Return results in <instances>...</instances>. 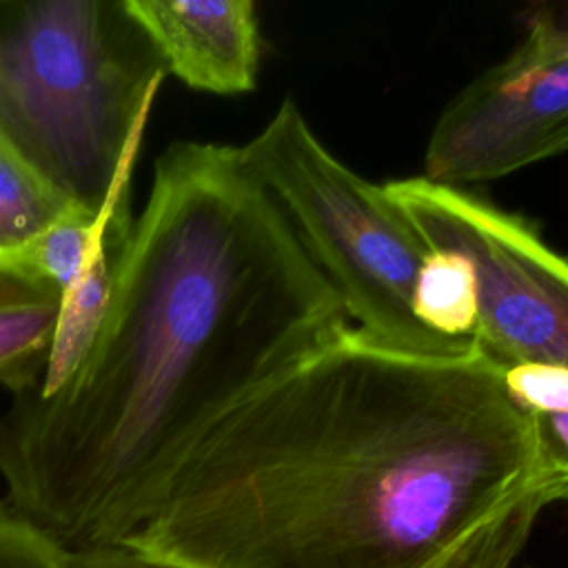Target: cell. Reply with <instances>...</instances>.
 <instances>
[{
    "instance_id": "obj_1",
    "label": "cell",
    "mask_w": 568,
    "mask_h": 568,
    "mask_svg": "<svg viewBox=\"0 0 568 568\" xmlns=\"http://www.w3.org/2000/svg\"><path fill=\"white\" fill-rule=\"evenodd\" d=\"M530 415L475 342L355 326L229 408L124 548L189 568H513L539 513Z\"/></svg>"
},
{
    "instance_id": "obj_2",
    "label": "cell",
    "mask_w": 568,
    "mask_h": 568,
    "mask_svg": "<svg viewBox=\"0 0 568 568\" xmlns=\"http://www.w3.org/2000/svg\"><path fill=\"white\" fill-rule=\"evenodd\" d=\"M348 326L242 149L173 142L91 346L0 413L4 501L71 557L124 548L229 408Z\"/></svg>"
},
{
    "instance_id": "obj_3",
    "label": "cell",
    "mask_w": 568,
    "mask_h": 568,
    "mask_svg": "<svg viewBox=\"0 0 568 568\" xmlns=\"http://www.w3.org/2000/svg\"><path fill=\"white\" fill-rule=\"evenodd\" d=\"M166 75L124 0H0V140L95 217Z\"/></svg>"
},
{
    "instance_id": "obj_4",
    "label": "cell",
    "mask_w": 568,
    "mask_h": 568,
    "mask_svg": "<svg viewBox=\"0 0 568 568\" xmlns=\"http://www.w3.org/2000/svg\"><path fill=\"white\" fill-rule=\"evenodd\" d=\"M240 149L339 295L351 326L413 353H455L473 342L417 322L413 293L430 246L384 184L355 173L317 138L295 98H282Z\"/></svg>"
},
{
    "instance_id": "obj_5",
    "label": "cell",
    "mask_w": 568,
    "mask_h": 568,
    "mask_svg": "<svg viewBox=\"0 0 568 568\" xmlns=\"http://www.w3.org/2000/svg\"><path fill=\"white\" fill-rule=\"evenodd\" d=\"M430 248L470 262L477 320L470 339L501 371L568 373V257L524 215L424 175L384 184Z\"/></svg>"
},
{
    "instance_id": "obj_6",
    "label": "cell",
    "mask_w": 568,
    "mask_h": 568,
    "mask_svg": "<svg viewBox=\"0 0 568 568\" xmlns=\"http://www.w3.org/2000/svg\"><path fill=\"white\" fill-rule=\"evenodd\" d=\"M568 151V18L535 16L517 47L459 89L424 149V178L468 186Z\"/></svg>"
},
{
    "instance_id": "obj_7",
    "label": "cell",
    "mask_w": 568,
    "mask_h": 568,
    "mask_svg": "<svg viewBox=\"0 0 568 568\" xmlns=\"http://www.w3.org/2000/svg\"><path fill=\"white\" fill-rule=\"evenodd\" d=\"M166 73L195 91H253L262 36L253 0H124Z\"/></svg>"
},
{
    "instance_id": "obj_8",
    "label": "cell",
    "mask_w": 568,
    "mask_h": 568,
    "mask_svg": "<svg viewBox=\"0 0 568 568\" xmlns=\"http://www.w3.org/2000/svg\"><path fill=\"white\" fill-rule=\"evenodd\" d=\"M131 169L133 162L122 169L100 211V233L87 266L62 293L58 326L38 390L55 388L78 366L106 313L135 222L131 217Z\"/></svg>"
},
{
    "instance_id": "obj_9",
    "label": "cell",
    "mask_w": 568,
    "mask_h": 568,
    "mask_svg": "<svg viewBox=\"0 0 568 568\" xmlns=\"http://www.w3.org/2000/svg\"><path fill=\"white\" fill-rule=\"evenodd\" d=\"M62 295L0 266V386L11 395L40 386Z\"/></svg>"
},
{
    "instance_id": "obj_10",
    "label": "cell",
    "mask_w": 568,
    "mask_h": 568,
    "mask_svg": "<svg viewBox=\"0 0 568 568\" xmlns=\"http://www.w3.org/2000/svg\"><path fill=\"white\" fill-rule=\"evenodd\" d=\"M71 213L80 211L0 140V266L11 268L47 229Z\"/></svg>"
},
{
    "instance_id": "obj_11",
    "label": "cell",
    "mask_w": 568,
    "mask_h": 568,
    "mask_svg": "<svg viewBox=\"0 0 568 568\" xmlns=\"http://www.w3.org/2000/svg\"><path fill=\"white\" fill-rule=\"evenodd\" d=\"M413 313L428 331L470 339L477 320V286L470 262L453 251L430 248L413 293Z\"/></svg>"
},
{
    "instance_id": "obj_12",
    "label": "cell",
    "mask_w": 568,
    "mask_h": 568,
    "mask_svg": "<svg viewBox=\"0 0 568 568\" xmlns=\"http://www.w3.org/2000/svg\"><path fill=\"white\" fill-rule=\"evenodd\" d=\"M100 213L95 217L82 213L62 217L47 229L9 271L47 284L62 295L87 266L100 233Z\"/></svg>"
},
{
    "instance_id": "obj_13",
    "label": "cell",
    "mask_w": 568,
    "mask_h": 568,
    "mask_svg": "<svg viewBox=\"0 0 568 568\" xmlns=\"http://www.w3.org/2000/svg\"><path fill=\"white\" fill-rule=\"evenodd\" d=\"M0 568H71V555L0 501Z\"/></svg>"
},
{
    "instance_id": "obj_14",
    "label": "cell",
    "mask_w": 568,
    "mask_h": 568,
    "mask_svg": "<svg viewBox=\"0 0 568 568\" xmlns=\"http://www.w3.org/2000/svg\"><path fill=\"white\" fill-rule=\"evenodd\" d=\"M537 484L546 506L568 504V410L532 413Z\"/></svg>"
},
{
    "instance_id": "obj_15",
    "label": "cell",
    "mask_w": 568,
    "mask_h": 568,
    "mask_svg": "<svg viewBox=\"0 0 568 568\" xmlns=\"http://www.w3.org/2000/svg\"><path fill=\"white\" fill-rule=\"evenodd\" d=\"M504 382L517 404L528 413L568 410V373L546 366H515Z\"/></svg>"
},
{
    "instance_id": "obj_16",
    "label": "cell",
    "mask_w": 568,
    "mask_h": 568,
    "mask_svg": "<svg viewBox=\"0 0 568 568\" xmlns=\"http://www.w3.org/2000/svg\"><path fill=\"white\" fill-rule=\"evenodd\" d=\"M71 568H189L166 559L144 555L133 548H109L87 555H73Z\"/></svg>"
},
{
    "instance_id": "obj_17",
    "label": "cell",
    "mask_w": 568,
    "mask_h": 568,
    "mask_svg": "<svg viewBox=\"0 0 568 568\" xmlns=\"http://www.w3.org/2000/svg\"><path fill=\"white\" fill-rule=\"evenodd\" d=\"M528 568H532V566H528Z\"/></svg>"
}]
</instances>
